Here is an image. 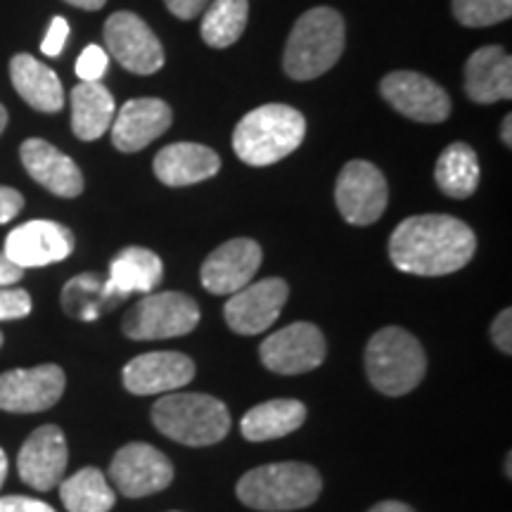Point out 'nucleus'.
Listing matches in <instances>:
<instances>
[{
	"mask_svg": "<svg viewBox=\"0 0 512 512\" xmlns=\"http://www.w3.org/2000/svg\"><path fill=\"white\" fill-rule=\"evenodd\" d=\"M477 252V235L460 219L420 214L401 221L389 238V259L403 273L439 278L456 273Z\"/></svg>",
	"mask_w": 512,
	"mask_h": 512,
	"instance_id": "nucleus-1",
	"label": "nucleus"
},
{
	"mask_svg": "<svg viewBox=\"0 0 512 512\" xmlns=\"http://www.w3.org/2000/svg\"><path fill=\"white\" fill-rule=\"evenodd\" d=\"M306 136V119L290 105L256 107L238 121L233 150L249 166H271L290 157Z\"/></svg>",
	"mask_w": 512,
	"mask_h": 512,
	"instance_id": "nucleus-2",
	"label": "nucleus"
},
{
	"mask_svg": "<svg viewBox=\"0 0 512 512\" xmlns=\"http://www.w3.org/2000/svg\"><path fill=\"white\" fill-rule=\"evenodd\" d=\"M347 43V27L337 10L313 8L304 12L287 38L283 67L294 81H311L330 72Z\"/></svg>",
	"mask_w": 512,
	"mask_h": 512,
	"instance_id": "nucleus-3",
	"label": "nucleus"
},
{
	"mask_svg": "<svg viewBox=\"0 0 512 512\" xmlns=\"http://www.w3.org/2000/svg\"><path fill=\"white\" fill-rule=\"evenodd\" d=\"M323 491L316 467L306 463H271L249 470L235 486L247 508L259 512H290L309 508Z\"/></svg>",
	"mask_w": 512,
	"mask_h": 512,
	"instance_id": "nucleus-4",
	"label": "nucleus"
},
{
	"mask_svg": "<svg viewBox=\"0 0 512 512\" xmlns=\"http://www.w3.org/2000/svg\"><path fill=\"white\" fill-rule=\"evenodd\" d=\"M152 422L164 437L185 446H211L228 437V406L209 394L171 392L152 406Z\"/></svg>",
	"mask_w": 512,
	"mask_h": 512,
	"instance_id": "nucleus-5",
	"label": "nucleus"
},
{
	"mask_svg": "<svg viewBox=\"0 0 512 512\" xmlns=\"http://www.w3.org/2000/svg\"><path fill=\"white\" fill-rule=\"evenodd\" d=\"M366 373L377 392L403 396L425 380L427 356L418 337L399 325L377 330L366 347Z\"/></svg>",
	"mask_w": 512,
	"mask_h": 512,
	"instance_id": "nucleus-6",
	"label": "nucleus"
},
{
	"mask_svg": "<svg viewBox=\"0 0 512 512\" xmlns=\"http://www.w3.org/2000/svg\"><path fill=\"white\" fill-rule=\"evenodd\" d=\"M200 318V306L188 294L150 292L126 313L121 332L138 342L183 337L200 325Z\"/></svg>",
	"mask_w": 512,
	"mask_h": 512,
	"instance_id": "nucleus-7",
	"label": "nucleus"
},
{
	"mask_svg": "<svg viewBox=\"0 0 512 512\" xmlns=\"http://www.w3.org/2000/svg\"><path fill=\"white\" fill-rule=\"evenodd\" d=\"M335 202L342 219L351 226H370L387 209V178L375 164L354 159L339 171Z\"/></svg>",
	"mask_w": 512,
	"mask_h": 512,
	"instance_id": "nucleus-8",
	"label": "nucleus"
},
{
	"mask_svg": "<svg viewBox=\"0 0 512 512\" xmlns=\"http://www.w3.org/2000/svg\"><path fill=\"white\" fill-rule=\"evenodd\" d=\"M328 354V342L318 325L299 323L273 332L259 347L261 363L278 375H304L323 366Z\"/></svg>",
	"mask_w": 512,
	"mask_h": 512,
	"instance_id": "nucleus-9",
	"label": "nucleus"
},
{
	"mask_svg": "<svg viewBox=\"0 0 512 512\" xmlns=\"http://www.w3.org/2000/svg\"><path fill=\"white\" fill-rule=\"evenodd\" d=\"M110 482L126 498H143L164 491L174 482V465L145 441L121 446L110 465Z\"/></svg>",
	"mask_w": 512,
	"mask_h": 512,
	"instance_id": "nucleus-10",
	"label": "nucleus"
},
{
	"mask_svg": "<svg viewBox=\"0 0 512 512\" xmlns=\"http://www.w3.org/2000/svg\"><path fill=\"white\" fill-rule=\"evenodd\" d=\"M105 43L114 60L131 74L150 76L164 67L162 43L145 19L133 12H114L107 17Z\"/></svg>",
	"mask_w": 512,
	"mask_h": 512,
	"instance_id": "nucleus-11",
	"label": "nucleus"
},
{
	"mask_svg": "<svg viewBox=\"0 0 512 512\" xmlns=\"http://www.w3.org/2000/svg\"><path fill=\"white\" fill-rule=\"evenodd\" d=\"M67 375L55 363L17 368L0 375V411L41 413L62 399Z\"/></svg>",
	"mask_w": 512,
	"mask_h": 512,
	"instance_id": "nucleus-12",
	"label": "nucleus"
},
{
	"mask_svg": "<svg viewBox=\"0 0 512 512\" xmlns=\"http://www.w3.org/2000/svg\"><path fill=\"white\" fill-rule=\"evenodd\" d=\"M290 297V285L283 278H266L249 283L223 306L228 328L238 335H261L278 320L280 311Z\"/></svg>",
	"mask_w": 512,
	"mask_h": 512,
	"instance_id": "nucleus-13",
	"label": "nucleus"
},
{
	"mask_svg": "<svg viewBox=\"0 0 512 512\" xmlns=\"http://www.w3.org/2000/svg\"><path fill=\"white\" fill-rule=\"evenodd\" d=\"M380 91L396 112L420 124H441L451 114L446 91L425 74L392 72L382 79Z\"/></svg>",
	"mask_w": 512,
	"mask_h": 512,
	"instance_id": "nucleus-14",
	"label": "nucleus"
},
{
	"mask_svg": "<svg viewBox=\"0 0 512 512\" xmlns=\"http://www.w3.org/2000/svg\"><path fill=\"white\" fill-rule=\"evenodd\" d=\"M74 233L57 221H29L12 228L5 238L3 254L12 264L24 268H43L64 261L74 252Z\"/></svg>",
	"mask_w": 512,
	"mask_h": 512,
	"instance_id": "nucleus-15",
	"label": "nucleus"
},
{
	"mask_svg": "<svg viewBox=\"0 0 512 512\" xmlns=\"http://www.w3.org/2000/svg\"><path fill=\"white\" fill-rule=\"evenodd\" d=\"M195 377V361L178 351H150L126 363L121 382L136 396H164L178 392Z\"/></svg>",
	"mask_w": 512,
	"mask_h": 512,
	"instance_id": "nucleus-16",
	"label": "nucleus"
},
{
	"mask_svg": "<svg viewBox=\"0 0 512 512\" xmlns=\"http://www.w3.org/2000/svg\"><path fill=\"white\" fill-rule=\"evenodd\" d=\"M69 463L67 437L57 425H43L29 434L19 448L17 472L24 484L36 491H50L60 486Z\"/></svg>",
	"mask_w": 512,
	"mask_h": 512,
	"instance_id": "nucleus-17",
	"label": "nucleus"
},
{
	"mask_svg": "<svg viewBox=\"0 0 512 512\" xmlns=\"http://www.w3.org/2000/svg\"><path fill=\"white\" fill-rule=\"evenodd\" d=\"M261 247L249 238H235L216 247L204 259L200 278L211 294H235L254 280L261 268Z\"/></svg>",
	"mask_w": 512,
	"mask_h": 512,
	"instance_id": "nucleus-18",
	"label": "nucleus"
},
{
	"mask_svg": "<svg viewBox=\"0 0 512 512\" xmlns=\"http://www.w3.org/2000/svg\"><path fill=\"white\" fill-rule=\"evenodd\" d=\"M174 112L159 98H136L124 102L112 121V143L119 152H140L169 131Z\"/></svg>",
	"mask_w": 512,
	"mask_h": 512,
	"instance_id": "nucleus-19",
	"label": "nucleus"
},
{
	"mask_svg": "<svg viewBox=\"0 0 512 512\" xmlns=\"http://www.w3.org/2000/svg\"><path fill=\"white\" fill-rule=\"evenodd\" d=\"M24 169L38 185L57 197H79L83 192V176L72 157L64 155L43 138H29L19 147Z\"/></svg>",
	"mask_w": 512,
	"mask_h": 512,
	"instance_id": "nucleus-20",
	"label": "nucleus"
},
{
	"mask_svg": "<svg viewBox=\"0 0 512 512\" xmlns=\"http://www.w3.org/2000/svg\"><path fill=\"white\" fill-rule=\"evenodd\" d=\"M221 157L207 145L174 143L166 145L155 157V176L169 188H185L209 181L219 174Z\"/></svg>",
	"mask_w": 512,
	"mask_h": 512,
	"instance_id": "nucleus-21",
	"label": "nucleus"
},
{
	"mask_svg": "<svg viewBox=\"0 0 512 512\" xmlns=\"http://www.w3.org/2000/svg\"><path fill=\"white\" fill-rule=\"evenodd\" d=\"M465 93L479 105L512 98V60L501 46H484L465 64Z\"/></svg>",
	"mask_w": 512,
	"mask_h": 512,
	"instance_id": "nucleus-22",
	"label": "nucleus"
},
{
	"mask_svg": "<svg viewBox=\"0 0 512 512\" xmlns=\"http://www.w3.org/2000/svg\"><path fill=\"white\" fill-rule=\"evenodd\" d=\"M10 79L19 98L34 107L36 112L55 114L64 105V88L48 64L36 60L34 55L19 53L10 62Z\"/></svg>",
	"mask_w": 512,
	"mask_h": 512,
	"instance_id": "nucleus-23",
	"label": "nucleus"
},
{
	"mask_svg": "<svg viewBox=\"0 0 512 512\" xmlns=\"http://www.w3.org/2000/svg\"><path fill=\"white\" fill-rule=\"evenodd\" d=\"M164 278L162 259L147 247H124L110 264L107 287L112 294L128 299L131 294L155 292Z\"/></svg>",
	"mask_w": 512,
	"mask_h": 512,
	"instance_id": "nucleus-24",
	"label": "nucleus"
},
{
	"mask_svg": "<svg viewBox=\"0 0 512 512\" xmlns=\"http://www.w3.org/2000/svg\"><path fill=\"white\" fill-rule=\"evenodd\" d=\"M306 415H309V411H306L302 401L271 399L245 413V418L240 422V432L247 441L283 439L304 425Z\"/></svg>",
	"mask_w": 512,
	"mask_h": 512,
	"instance_id": "nucleus-25",
	"label": "nucleus"
},
{
	"mask_svg": "<svg viewBox=\"0 0 512 512\" xmlns=\"http://www.w3.org/2000/svg\"><path fill=\"white\" fill-rule=\"evenodd\" d=\"M117 102L100 81H81L72 91V131L79 140H98L112 128Z\"/></svg>",
	"mask_w": 512,
	"mask_h": 512,
	"instance_id": "nucleus-26",
	"label": "nucleus"
},
{
	"mask_svg": "<svg viewBox=\"0 0 512 512\" xmlns=\"http://www.w3.org/2000/svg\"><path fill=\"white\" fill-rule=\"evenodd\" d=\"M62 311L74 320H98L102 313H110L124 302L110 292L107 280L98 273H81L62 287Z\"/></svg>",
	"mask_w": 512,
	"mask_h": 512,
	"instance_id": "nucleus-27",
	"label": "nucleus"
},
{
	"mask_svg": "<svg viewBox=\"0 0 512 512\" xmlns=\"http://www.w3.org/2000/svg\"><path fill=\"white\" fill-rule=\"evenodd\" d=\"M479 176H482V171H479L477 152L465 143L448 145L439 155L437 169H434L439 190L453 200H467V197L475 195Z\"/></svg>",
	"mask_w": 512,
	"mask_h": 512,
	"instance_id": "nucleus-28",
	"label": "nucleus"
},
{
	"mask_svg": "<svg viewBox=\"0 0 512 512\" xmlns=\"http://www.w3.org/2000/svg\"><path fill=\"white\" fill-rule=\"evenodd\" d=\"M60 498L67 512H110L117 503V491L98 467H83L62 479Z\"/></svg>",
	"mask_w": 512,
	"mask_h": 512,
	"instance_id": "nucleus-29",
	"label": "nucleus"
},
{
	"mask_svg": "<svg viewBox=\"0 0 512 512\" xmlns=\"http://www.w3.org/2000/svg\"><path fill=\"white\" fill-rule=\"evenodd\" d=\"M249 19V0H211L202 17V38L211 48H228L240 41Z\"/></svg>",
	"mask_w": 512,
	"mask_h": 512,
	"instance_id": "nucleus-30",
	"label": "nucleus"
},
{
	"mask_svg": "<svg viewBox=\"0 0 512 512\" xmlns=\"http://www.w3.org/2000/svg\"><path fill=\"white\" fill-rule=\"evenodd\" d=\"M453 15L463 27H494L510 19L512 0H453Z\"/></svg>",
	"mask_w": 512,
	"mask_h": 512,
	"instance_id": "nucleus-31",
	"label": "nucleus"
},
{
	"mask_svg": "<svg viewBox=\"0 0 512 512\" xmlns=\"http://www.w3.org/2000/svg\"><path fill=\"white\" fill-rule=\"evenodd\" d=\"M107 67H110V55L105 53V48L88 46L79 55V60H76V76L86 83L100 81L105 76Z\"/></svg>",
	"mask_w": 512,
	"mask_h": 512,
	"instance_id": "nucleus-32",
	"label": "nucleus"
},
{
	"mask_svg": "<svg viewBox=\"0 0 512 512\" xmlns=\"http://www.w3.org/2000/svg\"><path fill=\"white\" fill-rule=\"evenodd\" d=\"M34 304L31 294L22 287H0V320L27 318Z\"/></svg>",
	"mask_w": 512,
	"mask_h": 512,
	"instance_id": "nucleus-33",
	"label": "nucleus"
},
{
	"mask_svg": "<svg viewBox=\"0 0 512 512\" xmlns=\"http://www.w3.org/2000/svg\"><path fill=\"white\" fill-rule=\"evenodd\" d=\"M67 38H69V22H67V19L53 17V22H50V27H48V34L41 43L43 55H48V57L60 55L64 46H67Z\"/></svg>",
	"mask_w": 512,
	"mask_h": 512,
	"instance_id": "nucleus-34",
	"label": "nucleus"
},
{
	"mask_svg": "<svg viewBox=\"0 0 512 512\" xmlns=\"http://www.w3.org/2000/svg\"><path fill=\"white\" fill-rule=\"evenodd\" d=\"M491 339H494L498 351H503L505 356L512 354V311L510 309H503L496 316L494 325H491Z\"/></svg>",
	"mask_w": 512,
	"mask_h": 512,
	"instance_id": "nucleus-35",
	"label": "nucleus"
},
{
	"mask_svg": "<svg viewBox=\"0 0 512 512\" xmlns=\"http://www.w3.org/2000/svg\"><path fill=\"white\" fill-rule=\"evenodd\" d=\"M0 512H55L53 505L29 496H3L0 498Z\"/></svg>",
	"mask_w": 512,
	"mask_h": 512,
	"instance_id": "nucleus-36",
	"label": "nucleus"
},
{
	"mask_svg": "<svg viewBox=\"0 0 512 512\" xmlns=\"http://www.w3.org/2000/svg\"><path fill=\"white\" fill-rule=\"evenodd\" d=\"M22 209H24L22 192H17L15 188H8V185H0V226H3V223H10Z\"/></svg>",
	"mask_w": 512,
	"mask_h": 512,
	"instance_id": "nucleus-37",
	"label": "nucleus"
},
{
	"mask_svg": "<svg viewBox=\"0 0 512 512\" xmlns=\"http://www.w3.org/2000/svg\"><path fill=\"white\" fill-rule=\"evenodd\" d=\"M166 8L178 19H195L200 17V12L207 10L211 0H164Z\"/></svg>",
	"mask_w": 512,
	"mask_h": 512,
	"instance_id": "nucleus-38",
	"label": "nucleus"
},
{
	"mask_svg": "<svg viewBox=\"0 0 512 512\" xmlns=\"http://www.w3.org/2000/svg\"><path fill=\"white\" fill-rule=\"evenodd\" d=\"M24 271L19 266L12 264L5 254H0V287H10L22 280Z\"/></svg>",
	"mask_w": 512,
	"mask_h": 512,
	"instance_id": "nucleus-39",
	"label": "nucleus"
},
{
	"mask_svg": "<svg viewBox=\"0 0 512 512\" xmlns=\"http://www.w3.org/2000/svg\"><path fill=\"white\" fill-rule=\"evenodd\" d=\"M368 512H415V510L411 508V505H406L401 501H382V503L373 505Z\"/></svg>",
	"mask_w": 512,
	"mask_h": 512,
	"instance_id": "nucleus-40",
	"label": "nucleus"
},
{
	"mask_svg": "<svg viewBox=\"0 0 512 512\" xmlns=\"http://www.w3.org/2000/svg\"><path fill=\"white\" fill-rule=\"evenodd\" d=\"M64 3L74 5V8H81V10H100L105 8L107 0H64Z\"/></svg>",
	"mask_w": 512,
	"mask_h": 512,
	"instance_id": "nucleus-41",
	"label": "nucleus"
},
{
	"mask_svg": "<svg viewBox=\"0 0 512 512\" xmlns=\"http://www.w3.org/2000/svg\"><path fill=\"white\" fill-rule=\"evenodd\" d=\"M501 138L505 145H512V114H505L503 126H501Z\"/></svg>",
	"mask_w": 512,
	"mask_h": 512,
	"instance_id": "nucleus-42",
	"label": "nucleus"
},
{
	"mask_svg": "<svg viewBox=\"0 0 512 512\" xmlns=\"http://www.w3.org/2000/svg\"><path fill=\"white\" fill-rule=\"evenodd\" d=\"M5 477H8V456H5V451L0 448V489H3Z\"/></svg>",
	"mask_w": 512,
	"mask_h": 512,
	"instance_id": "nucleus-43",
	"label": "nucleus"
},
{
	"mask_svg": "<svg viewBox=\"0 0 512 512\" xmlns=\"http://www.w3.org/2000/svg\"><path fill=\"white\" fill-rule=\"evenodd\" d=\"M5 126H8V110H5V107L0 105V136H3Z\"/></svg>",
	"mask_w": 512,
	"mask_h": 512,
	"instance_id": "nucleus-44",
	"label": "nucleus"
},
{
	"mask_svg": "<svg viewBox=\"0 0 512 512\" xmlns=\"http://www.w3.org/2000/svg\"><path fill=\"white\" fill-rule=\"evenodd\" d=\"M0 347H3V332H0Z\"/></svg>",
	"mask_w": 512,
	"mask_h": 512,
	"instance_id": "nucleus-45",
	"label": "nucleus"
}]
</instances>
